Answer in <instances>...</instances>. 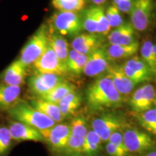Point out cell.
Returning <instances> with one entry per match:
<instances>
[{
	"instance_id": "obj_9",
	"label": "cell",
	"mask_w": 156,
	"mask_h": 156,
	"mask_svg": "<svg viewBox=\"0 0 156 156\" xmlns=\"http://www.w3.org/2000/svg\"><path fill=\"white\" fill-rule=\"evenodd\" d=\"M120 67L123 73L136 84L151 80L154 74L151 68L138 56L129 58Z\"/></svg>"
},
{
	"instance_id": "obj_18",
	"label": "cell",
	"mask_w": 156,
	"mask_h": 156,
	"mask_svg": "<svg viewBox=\"0 0 156 156\" xmlns=\"http://www.w3.org/2000/svg\"><path fill=\"white\" fill-rule=\"evenodd\" d=\"M111 45H129L137 41L136 33L131 23H123L108 34Z\"/></svg>"
},
{
	"instance_id": "obj_32",
	"label": "cell",
	"mask_w": 156,
	"mask_h": 156,
	"mask_svg": "<svg viewBox=\"0 0 156 156\" xmlns=\"http://www.w3.org/2000/svg\"><path fill=\"white\" fill-rule=\"evenodd\" d=\"M95 12L98 23V34L106 36L110 33L111 26L106 16L104 9L100 6H95Z\"/></svg>"
},
{
	"instance_id": "obj_10",
	"label": "cell",
	"mask_w": 156,
	"mask_h": 156,
	"mask_svg": "<svg viewBox=\"0 0 156 156\" xmlns=\"http://www.w3.org/2000/svg\"><path fill=\"white\" fill-rule=\"evenodd\" d=\"M40 132L44 142H46L52 150L58 152L63 151L71 134L69 124L61 123Z\"/></svg>"
},
{
	"instance_id": "obj_7",
	"label": "cell",
	"mask_w": 156,
	"mask_h": 156,
	"mask_svg": "<svg viewBox=\"0 0 156 156\" xmlns=\"http://www.w3.org/2000/svg\"><path fill=\"white\" fill-rule=\"evenodd\" d=\"M153 8L154 0H134L129 14L134 30L140 32L147 30L151 23Z\"/></svg>"
},
{
	"instance_id": "obj_33",
	"label": "cell",
	"mask_w": 156,
	"mask_h": 156,
	"mask_svg": "<svg viewBox=\"0 0 156 156\" xmlns=\"http://www.w3.org/2000/svg\"><path fill=\"white\" fill-rule=\"evenodd\" d=\"M12 138L7 126H0V156H5L12 146Z\"/></svg>"
},
{
	"instance_id": "obj_3",
	"label": "cell",
	"mask_w": 156,
	"mask_h": 156,
	"mask_svg": "<svg viewBox=\"0 0 156 156\" xmlns=\"http://www.w3.org/2000/svg\"><path fill=\"white\" fill-rule=\"evenodd\" d=\"M81 15L72 12H56L48 22L49 33H55L62 36L75 37L83 30Z\"/></svg>"
},
{
	"instance_id": "obj_5",
	"label": "cell",
	"mask_w": 156,
	"mask_h": 156,
	"mask_svg": "<svg viewBox=\"0 0 156 156\" xmlns=\"http://www.w3.org/2000/svg\"><path fill=\"white\" fill-rule=\"evenodd\" d=\"M93 131L96 132L103 142H108L114 132L125 129L127 126L126 120L116 114H105L93 119L91 122Z\"/></svg>"
},
{
	"instance_id": "obj_35",
	"label": "cell",
	"mask_w": 156,
	"mask_h": 156,
	"mask_svg": "<svg viewBox=\"0 0 156 156\" xmlns=\"http://www.w3.org/2000/svg\"><path fill=\"white\" fill-rule=\"evenodd\" d=\"M106 16L111 28H117L124 23L121 12L114 5L109 6L106 9Z\"/></svg>"
},
{
	"instance_id": "obj_6",
	"label": "cell",
	"mask_w": 156,
	"mask_h": 156,
	"mask_svg": "<svg viewBox=\"0 0 156 156\" xmlns=\"http://www.w3.org/2000/svg\"><path fill=\"white\" fill-rule=\"evenodd\" d=\"M124 143L128 153H144L155 147L149 134L135 128H126L123 132Z\"/></svg>"
},
{
	"instance_id": "obj_44",
	"label": "cell",
	"mask_w": 156,
	"mask_h": 156,
	"mask_svg": "<svg viewBox=\"0 0 156 156\" xmlns=\"http://www.w3.org/2000/svg\"><path fill=\"white\" fill-rule=\"evenodd\" d=\"M77 156H79V155H77Z\"/></svg>"
},
{
	"instance_id": "obj_28",
	"label": "cell",
	"mask_w": 156,
	"mask_h": 156,
	"mask_svg": "<svg viewBox=\"0 0 156 156\" xmlns=\"http://www.w3.org/2000/svg\"><path fill=\"white\" fill-rule=\"evenodd\" d=\"M52 5L60 12H77L85 7V0H52Z\"/></svg>"
},
{
	"instance_id": "obj_4",
	"label": "cell",
	"mask_w": 156,
	"mask_h": 156,
	"mask_svg": "<svg viewBox=\"0 0 156 156\" xmlns=\"http://www.w3.org/2000/svg\"><path fill=\"white\" fill-rule=\"evenodd\" d=\"M48 46V27L43 24L23 48L18 59L25 67L34 64L44 54Z\"/></svg>"
},
{
	"instance_id": "obj_1",
	"label": "cell",
	"mask_w": 156,
	"mask_h": 156,
	"mask_svg": "<svg viewBox=\"0 0 156 156\" xmlns=\"http://www.w3.org/2000/svg\"><path fill=\"white\" fill-rule=\"evenodd\" d=\"M125 100L115 87L108 76L99 77L90 84L86 90V102L95 112L122 106Z\"/></svg>"
},
{
	"instance_id": "obj_31",
	"label": "cell",
	"mask_w": 156,
	"mask_h": 156,
	"mask_svg": "<svg viewBox=\"0 0 156 156\" xmlns=\"http://www.w3.org/2000/svg\"><path fill=\"white\" fill-rule=\"evenodd\" d=\"M71 135L77 137L85 138L88 132L86 121L82 116H76L69 124Z\"/></svg>"
},
{
	"instance_id": "obj_26",
	"label": "cell",
	"mask_w": 156,
	"mask_h": 156,
	"mask_svg": "<svg viewBox=\"0 0 156 156\" xmlns=\"http://www.w3.org/2000/svg\"><path fill=\"white\" fill-rule=\"evenodd\" d=\"M103 141L93 129L88 130L85 138L82 154L87 156H97L102 147Z\"/></svg>"
},
{
	"instance_id": "obj_27",
	"label": "cell",
	"mask_w": 156,
	"mask_h": 156,
	"mask_svg": "<svg viewBox=\"0 0 156 156\" xmlns=\"http://www.w3.org/2000/svg\"><path fill=\"white\" fill-rule=\"evenodd\" d=\"M136 118L142 128L156 136V108L136 114Z\"/></svg>"
},
{
	"instance_id": "obj_36",
	"label": "cell",
	"mask_w": 156,
	"mask_h": 156,
	"mask_svg": "<svg viewBox=\"0 0 156 156\" xmlns=\"http://www.w3.org/2000/svg\"><path fill=\"white\" fill-rule=\"evenodd\" d=\"M107 142L114 144L117 147L119 148L121 151L124 152L126 154H128V152L126 151L125 145L124 143V138H123V130H119L113 133L110 137L108 138V140Z\"/></svg>"
},
{
	"instance_id": "obj_20",
	"label": "cell",
	"mask_w": 156,
	"mask_h": 156,
	"mask_svg": "<svg viewBox=\"0 0 156 156\" xmlns=\"http://www.w3.org/2000/svg\"><path fill=\"white\" fill-rule=\"evenodd\" d=\"M30 104L36 110L47 116L56 123H61L64 117L60 112L58 104L44 101L40 98H35L30 101Z\"/></svg>"
},
{
	"instance_id": "obj_8",
	"label": "cell",
	"mask_w": 156,
	"mask_h": 156,
	"mask_svg": "<svg viewBox=\"0 0 156 156\" xmlns=\"http://www.w3.org/2000/svg\"><path fill=\"white\" fill-rule=\"evenodd\" d=\"M64 81V78L60 75L37 72L28 79V86L30 92L39 98L50 92Z\"/></svg>"
},
{
	"instance_id": "obj_12",
	"label": "cell",
	"mask_w": 156,
	"mask_h": 156,
	"mask_svg": "<svg viewBox=\"0 0 156 156\" xmlns=\"http://www.w3.org/2000/svg\"><path fill=\"white\" fill-rule=\"evenodd\" d=\"M34 65L38 73L55 74L60 76L67 73V67L61 63L49 44Z\"/></svg>"
},
{
	"instance_id": "obj_11",
	"label": "cell",
	"mask_w": 156,
	"mask_h": 156,
	"mask_svg": "<svg viewBox=\"0 0 156 156\" xmlns=\"http://www.w3.org/2000/svg\"><path fill=\"white\" fill-rule=\"evenodd\" d=\"M155 97V87L151 84H145L138 87L130 98L129 106L136 114L152 108Z\"/></svg>"
},
{
	"instance_id": "obj_13",
	"label": "cell",
	"mask_w": 156,
	"mask_h": 156,
	"mask_svg": "<svg viewBox=\"0 0 156 156\" xmlns=\"http://www.w3.org/2000/svg\"><path fill=\"white\" fill-rule=\"evenodd\" d=\"M7 128L9 129L12 138L14 141L44 142L40 131L23 123L10 119Z\"/></svg>"
},
{
	"instance_id": "obj_41",
	"label": "cell",
	"mask_w": 156,
	"mask_h": 156,
	"mask_svg": "<svg viewBox=\"0 0 156 156\" xmlns=\"http://www.w3.org/2000/svg\"><path fill=\"white\" fill-rule=\"evenodd\" d=\"M145 156H156V151L150 152V153L146 154Z\"/></svg>"
},
{
	"instance_id": "obj_34",
	"label": "cell",
	"mask_w": 156,
	"mask_h": 156,
	"mask_svg": "<svg viewBox=\"0 0 156 156\" xmlns=\"http://www.w3.org/2000/svg\"><path fill=\"white\" fill-rule=\"evenodd\" d=\"M153 43L150 40H145L142 43L140 48L141 58L151 68L153 72L154 61L153 58Z\"/></svg>"
},
{
	"instance_id": "obj_21",
	"label": "cell",
	"mask_w": 156,
	"mask_h": 156,
	"mask_svg": "<svg viewBox=\"0 0 156 156\" xmlns=\"http://www.w3.org/2000/svg\"><path fill=\"white\" fill-rule=\"evenodd\" d=\"M139 47V43L136 41L129 45H110L107 48H105V50L111 62L131 57L136 54Z\"/></svg>"
},
{
	"instance_id": "obj_29",
	"label": "cell",
	"mask_w": 156,
	"mask_h": 156,
	"mask_svg": "<svg viewBox=\"0 0 156 156\" xmlns=\"http://www.w3.org/2000/svg\"><path fill=\"white\" fill-rule=\"evenodd\" d=\"M81 17L83 29L90 34H98V23L95 12V6L85 9Z\"/></svg>"
},
{
	"instance_id": "obj_43",
	"label": "cell",
	"mask_w": 156,
	"mask_h": 156,
	"mask_svg": "<svg viewBox=\"0 0 156 156\" xmlns=\"http://www.w3.org/2000/svg\"><path fill=\"white\" fill-rule=\"evenodd\" d=\"M154 104H155L156 106V91H155V101H154Z\"/></svg>"
},
{
	"instance_id": "obj_16",
	"label": "cell",
	"mask_w": 156,
	"mask_h": 156,
	"mask_svg": "<svg viewBox=\"0 0 156 156\" xmlns=\"http://www.w3.org/2000/svg\"><path fill=\"white\" fill-rule=\"evenodd\" d=\"M102 38L96 34H82L75 36L71 43L72 49L84 55H89L102 47Z\"/></svg>"
},
{
	"instance_id": "obj_25",
	"label": "cell",
	"mask_w": 156,
	"mask_h": 156,
	"mask_svg": "<svg viewBox=\"0 0 156 156\" xmlns=\"http://www.w3.org/2000/svg\"><path fill=\"white\" fill-rule=\"evenodd\" d=\"M87 58L88 55H84L74 49L69 50L67 62V73L69 72L75 75L83 73Z\"/></svg>"
},
{
	"instance_id": "obj_38",
	"label": "cell",
	"mask_w": 156,
	"mask_h": 156,
	"mask_svg": "<svg viewBox=\"0 0 156 156\" xmlns=\"http://www.w3.org/2000/svg\"><path fill=\"white\" fill-rule=\"evenodd\" d=\"M105 149L109 156H128V154L124 153L119 148L110 142H107Z\"/></svg>"
},
{
	"instance_id": "obj_30",
	"label": "cell",
	"mask_w": 156,
	"mask_h": 156,
	"mask_svg": "<svg viewBox=\"0 0 156 156\" xmlns=\"http://www.w3.org/2000/svg\"><path fill=\"white\" fill-rule=\"evenodd\" d=\"M85 138L77 137L70 134L67 145L63 150V153L67 155L77 156L82 153Z\"/></svg>"
},
{
	"instance_id": "obj_22",
	"label": "cell",
	"mask_w": 156,
	"mask_h": 156,
	"mask_svg": "<svg viewBox=\"0 0 156 156\" xmlns=\"http://www.w3.org/2000/svg\"><path fill=\"white\" fill-rule=\"evenodd\" d=\"M48 44L55 52L61 63L67 67V62L69 52L67 41L61 35L48 32Z\"/></svg>"
},
{
	"instance_id": "obj_23",
	"label": "cell",
	"mask_w": 156,
	"mask_h": 156,
	"mask_svg": "<svg viewBox=\"0 0 156 156\" xmlns=\"http://www.w3.org/2000/svg\"><path fill=\"white\" fill-rule=\"evenodd\" d=\"M81 103V95L75 90L64 96L57 104L64 119L75 114L76 111L80 106Z\"/></svg>"
},
{
	"instance_id": "obj_37",
	"label": "cell",
	"mask_w": 156,
	"mask_h": 156,
	"mask_svg": "<svg viewBox=\"0 0 156 156\" xmlns=\"http://www.w3.org/2000/svg\"><path fill=\"white\" fill-rule=\"evenodd\" d=\"M134 0H113L114 5L121 12L130 13Z\"/></svg>"
},
{
	"instance_id": "obj_15",
	"label": "cell",
	"mask_w": 156,
	"mask_h": 156,
	"mask_svg": "<svg viewBox=\"0 0 156 156\" xmlns=\"http://www.w3.org/2000/svg\"><path fill=\"white\" fill-rule=\"evenodd\" d=\"M106 72V75L112 79L116 89L126 100L137 84L123 73L119 64H110Z\"/></svg>"
},
{
	"instance_id": "obj_14",
	"label": "cell",
	"mask_w": 156,
	"mask_h": 156,
	"mask_svg": "<svg viewBox=\"0 0 156 156\" xmlns=\"http://www.w3.org/2000/svg\"><path fill=\"white\" fill-rule=\"evenodd\" d=\"M104 47H101L88 55L83 73L89 77H95L107 71L110 65Z\"/></svg>"
},
{
	"instance_id": "obj_19",
	"label": "cell",
	"mask_w": 156,
	"mask_h": 156,
	"mask_svg": "<svg viewBox=\"0 0 156 156\" xmlns=\"http://www.w3.org/2000/svg\"><path fill=\"white\" fill-rule=\"evenodd\" d=\"M21 87L0 83V111H8L20 100Z\"/></svg>"
},
{
	"instance_id": "obj_40",
	"label": "cell",
	"mask_w": 156,
	"mask_h": 156,
	"mask_svg": "<svg viewBox=\"0 0 156 156\" xmlns=\"http://www.w3.org/2000/svg\"><path fill=\"white\" fill-rule=\"evenodd\" d=\"M153 61H154V64L156 61V44H153Z\"/></svg>"
},
{
	"instance_id": "obj_39",
	"label": "cell",
	"mask_w": 156,
	"mask_h": 156,
	"mask_svg": "<svg viewBox=\"0 0 156 156\" xmlns=\"http://www.w3.org/2000/svg\"><path fill=\"white\" fill-rule=\"evenodd\" d=\"M90 1L92 3L95 4V5L99 6L102 5L103 3H104L106 0H90Z\"/></svg>"
},
{
	"instance_id": "obj_42",
	"label": "cell",
	"mask_w": 156,
	"mask_h": 156,
	"mask_svg": "<svg viewBox=\"0 0 156 156\" xmlns=\"http://www.w3.org/2000/svg\"><path fill=\"white\" fill-rule=\"evenodd\" d=\"M153 73L156 74V61L154 64V67H153Z\"/></svg>"
},
{
	"instance_id": "obj_17",
	"label": "cell",
	"mask_w": 156,
	"mask_h": 156,
	"mask_svg": "<svg viewBox=\"0 0 156 156\" xmlns=\"http://www.w3.org/2000/svg\"><path fill=\"white\" fill-rule=\"evenodd\" d=\"M26 68L27 67L20 62L19 59L12 62L2 74V83L20 87L25 83L27 75Z\"/></svg>"
},
{
	"instance_id": "obj_2",
	"label": "cell",
	"mask_w": 156,
	"mask_h": 156,
	"mask_svg": "<svg viewBox=\"0 0 156 156\" xmlns=\"http://www.w3.org/2000/svg\"><path fill=\"white\" fill-rule=\"evenodd\" d=\"M11 119L32 126L38 131L50 129L56 124L47 116L34 108L26 101L20 100L14 106L7 111Z\"/></svg>"
},
{
	"instance_id": "obj_24",
	"label": "cell",
	"mask_w": 156,
	"mask_h": 156,
	"mask_svg": "<svg viewBox=\"0 0 156 156\" xmlns=\"http://www.w3.org/2000/svg\"><path fill=\"white\" fill-rule=\"evenodd\" d=\"M75 87L73 84L64 80L57 86H56L54 89H52L50 92L39 98L44 101L57 104L59 101L63 98L64 96L73 91H75Z\"/></svg>"
}]
</instances>
